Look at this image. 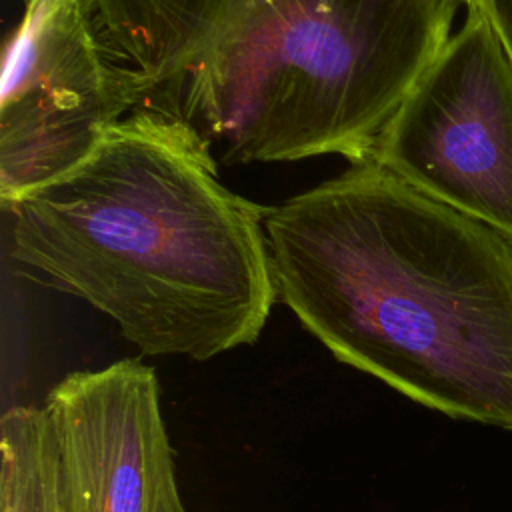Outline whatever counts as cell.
<instances>
[{
  "label": "cell",
  "mask_w": 512,
  "mask_h": 512,
  "mask_svg": "<svg viewBox=\"0 0 512 512\" xmlns=\"http://www.w3.org/2000/svg\"><path fill=\"white\" fill-rule=\"evenodd\" d=\"M278 300L340 364L512 432V242L368 160L264 216Z\"/></svg>",
  "instance_id": "6da1fadb"
},
{
  "label": "cell",
  "mask_w": 512,
  "mask_h": 512,
  "mask_svg": "<svg viewBox=\"0 0 512 512\" xmlns=\"http://www.w3.org/2000/svg\"><path fill=\"white\" fill-rule=\"evenodd\" d=\"M266 210L222 184L184 118L142 106L4 212L22 274L82 298L146 356L204 362L254 344L278 300Z\"/></svg>",
  "instance_id": "7a4b0ae2"
},
{
  "label": "cell",
  "mask_w": 512,
  "mask_h": 512,
  "mask_svg": "<svg viewBox=\"0 0 512 512\" xmlns=\"http://www.w3.org/2000/svg\"><path fill=\"white\" fill-rule=\"evenodd\" d=\"M462 4L184 0L182 46L154 106L228 166L326 154L364 164Z\"/></svg>",
  "instance_id": "3957f363"
},
{
  "label": "cell",
  "mask_w": 512,
  "mask_h": 512,
  "mask_svg": "<svg viewBox=\"0 0 512 512\" xmlns=\"http://www.w3.org/2000/svg\"><path fill=\"white\" fill-rule=\"evenodd\" d=\"M150 94L108 44L98 0H24L2 64V210L78 166Z\"/></svg>",
  "instance_id": "277c9868"
},
{
  "label": "cell",
  "mask_w": 512,
  "mask_h": 512,
  "mask_svg": "<svg viewBox=\"0 0 512 512\" xmlns=\"http://www.w3.org/2000/svg\"><path fill=\"white\" fill-rule=\"evenodd\" d=\"M370 160L512 242V66L478 12L466 8Z\"/></svg>",
  "instance_id": "5b68a950"
},
{
  "label": "cell",
  "mask_w": 512,
  "mask_h": 512,
  "mask_svg": "<svg viewBox=\"0 0 512 512\" xmlns=\"http://www.w3.org/2000/svg\"><path fill=\"white\" fill-rule=\"evenodd\" d=\"M68 512H186L154 366L72 370L46 394Z\"/></svg>",
  "instance_id": "8992f818"
},
{
  "label": "cell",
  "mask_w": 512,
  "mask_h": 512,
  "mask_svg": "<svg viewBox=\"0 0 512 512\" xmlns=\"http://www.w3.org/2000/svg\"><path fill=\"white\" fill-rule=\"evenodd\" d=\"M0 512H68L44 408L16 404L0 418Z\"/></svg>",
  "instance_id": "52a82bcc"
},
{
  "label": "cell",
  "mask_w": 512,
  "mask_h": 512,
  "mask_svg": "<svg viewBox=\"0 0 512 512\" xmlns=\"http://www.w3.org/2000/svg\"><path fill=\"white\" fill-rule=\"evenodd\" d=\"M98 20L112 50L146 76L152 98L180 48L184 0H98Z\"/></svg>",
  "instance_id": "ba28073f"
},
{
  "label": "cell",
  "mask_w": 512,
  "mask_h": 512,
  "mask_svg": "<svg viewBox=\"0 0 512 512\" xmlns=\"http://www.w3.org/2000/svg\"><path fill=\"white\" fill-rule=\"evenodd\" d=\"M464 6L482 16L512 66V0H464Z\"/></svg>",
  "instance_id": "9c48e42d"
}]
</instances>
